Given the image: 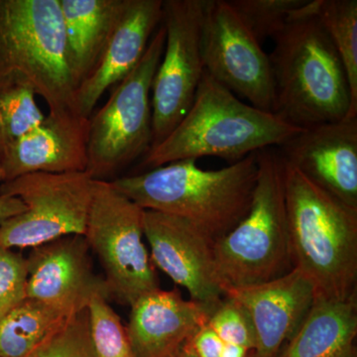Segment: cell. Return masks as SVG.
<instances>
[{
	"mask_svg": "<svg viewBox=\"0 0 357 357\" xmlns=\"http://www.w3.org/2000/svg\"><path fill=\"white\" fill-rule=\"evenodd\" d=\"M319 0H307L273 39L269 55L275 84L274 114L306 129L342 121L351 109L344 65L319 20Z\"/></svg>",
	"mask_w": 357,
	"mask_h": 357,
	"instance_id": "6da1fadb",
	"label": "cell"
},
{
	"mask_svg": "<svg viewBox=\"0 0 357 357\" xmlns=\"http://www.w3.org/2000/svg\"><path fill=\"white\" fill-rule=\"evenodd\" d=\"M196 162H172L110 183L143 210L189 220L215 243L248 215L257 180V152L218 170H204Z\"/></svg>",
	"mask_w": 357,
	"mask_h": 357,
	"instance_id": "7a4b0ae2",
	"label": "cell"
},
{
	"mask_svg": "<svg viewBox=\"0 0 357 357\" xmlns=\"http://www.w3.org/2000/svg\"><path fill=\"white\" fill-rule=\"evenodd\" d=\"M302 129L239 100L204 70L191 109L170 135L142 158L151 169L182 160L218 157L236 163L278 147Z\"/></svg>",
	"mask_w": 357,
	"mask_h": 357,
	"instance_id": "3957f363",
	"label": "cell"
},
{
	"mask_svg": "<svg viewBox=\"0 0 357 357\" xmlns=\"http://www.w3.org/2000/svg\"><path fill=\"white\" fill-rule=\"evenodd\" d=\"M285 199L294 268L312 282L317 299L356 297L357 211L286 163Z\"/></svg>",
	"mask_w": 357,
	"mask_h": 357,
	"instance_id": "277c9868",
	"label": "cell"
},
{
	"mask_svg": "<svg viewBox=\"0 0 357 357\" xmlns=\"http://www.w3.org/2000/svg\"><path fill=\"white\" fill-rule=\"evenodd\" d=\"M258 174L248 215L215 241L225 293L266 283L292 271L285 199V162L277 147L257 151Z\"/></svg>",
	"mask_w": 357,
	"mask_h": 357,
	"instance_id": "5b68a950",
	"label": "cell"
},
{
	"mask_svg": "<svg viewBox=\"0 0 357 357\" xmlns=\"http://www.w3.org/2000/svg\"><path fill=\"white\" fill-rule=\"evenodd\" d=\"M0 84L31 89L49 112L75 110L60 0H0Z\"/></svg>",
	"mask_w": 357,
	"mask_h": 357,
	"instance_id": "8992f818",
	"label": "cell"
},
{
	"mask_svg": "<svg viewBox=\"0 0 357 357\" xmlns=\"http://www.w3.org/2000/svg\"><path fill=\"white\" fill-rule=\"evenodd\" d=\"M165 40L161 24L135 69L114 86L107 103L89 117L86 172L93 180L109 182L151 149L152 82Z\"/></svg>",
	"mask_w": 357,
	"mask_h": 357,
	"instance_id": "52a82bcc",
	"label": "cell"
},
{
	"mask_svg": "<svg viewBox=\"0 0 357 357\" xmlns=\"http://www.w3.org/2000/svg\"><path fill=\"white\" fill-rule=\"evenodd\" d=\"M143 213L112 183L96 180L84 236L102 263L110 294L129 307L160 289L143 243Z\"/></svg>",
	"mask_w": 357,
	"mask_h": 357,
	"instance_id": "ba28073f",
	"label": "cell"
},
{
	"mask_svg": "<svg viewBox=\"0 0 357 357\" xmlns=\"http://www.w3.org/2000/svg\"><path fill=\"white\" fill-rule=\"evenodd\" d=\"M96 180L86 171L33 173L0 184L26 211L0 225V248H34L61 237L84 236Z\"/></svg>",
	"mask_w": 357,
	"mask_h": 357,
	"instance_id": "9c48e42d",
	"label": "cell"
},
{
	"mask_svg": "<svg viewBox=\"0 0 357 357\" xmlns=\"http://www.w3.org/2000/svg\"><path fill=\"white\" fill-rule=\"evenodd\" d=\"M204 3V0H163L166 40L152 82L151 149L170 135L194 102L204 70L201 54Z\"/></svg>",
	"mask_w": 357,
	"mask_h": 357,
	"instance_id": "30bf717a",
	"label": "cell"
},
{
	"mask_svg": "<svg viewBox=\"0 0 357 357\" xmlns=\"http://www.w3.org/2000/svg\"><path fill=\"white\" fill-rule=\"evenodd\" d=\"M204 70L250 105L274 112L275 84L269 55L227 0H204L201 26Z\"/></svg>",
	"mask_w": 357,
	"mask_h": 357,
	"instance_id": "8fae6325",
	"label": "cell"
},
{
	"mask_svg": "<svg viewBox=\"0 0 357 357\" xmlns=\"http://www.w3.org/2000/svg\"><path fill=\"white\" fill-rule=\"evenodd\" d=\"M143 232L152 262L185 288L192 301L215 311L225 297L215 265V241L189 220L155 211L144 210Z\"/></svg>",
	"mask_w": 357,
	"mask_h": 357,
	"instance_id": "7c38bea8",
	"label": "cell"
},
{
	"mask_svg": "<svg viewBox=\"0 0 357 357\" xmlns=\"http://www.w3.org/2000/svg\"><path fill=\"white\" fill-rule=\"evenodd\" d=\"M26 261V298L68 318L86 310L96 295L112 297L105 278L93 271L84 236L61 237L32 248Z\"/></svg>",
	"mask_w": 357,
	"mask_h": 357,
	"instance_id": "4fadbf2b",
	"label": "cell"
},
{
	"mask_svg": "<svg viewBox=\"0 0 357 357\" xmlns=\"http://www.w3.org/2000/svg\"><path fill=\"white\" fill-rule=\"evenodd\" d=\"M277 149L287 165L357 211V117L302 129Z\"/></svg>",
	"mask_w": 357,
	"mask_h": 357,
	"instance_id": "5bb4252c",
	"label": "cell"
},
{
	"mask_svg": "<svg viewBox=\"0 0 357 357\" xmlns=\"http://www.w3.org/2000/svg\"><path fill=\"white\" fill-rule=\"evenodd\" d=\"M89 119L75 110L49 112L0 159V184L33 173L86 171Z\"/></svg>",
	"mask_w": 357,
	"mask_h": 357,
	"instance_id": "9a60e30c",
	"label": "cell"
},
{
	"mask_svg": "<svg viewBox=\"0 0 357 357\" xmlns=\"http://www.w3.org/2000/svg\"><path fill=\"white\" fill-rule=\"evenodd\" d=\"M225 296L236 300L250 317L255 357H276L317 299L312 282L297 268L266 283L230 289Z\"/></svg>",
	"mask_w": 357,
	"mask_h": 357,
	"instance_id": "2e32d148",
	"label": "cell"
},
{
	"mask_svg": "<svg viewBox=\"0 0 357 357\" xmlns=\"http://www.w3.org/2000/svg\"><path fill=\"white\" fill-rule=\"evenodd\" d=\"M162 18L163 0H128L95 69L75 91L77 114L89 119L103 93L135 69Z\"/></svg>",
	"mask_w": 357,
	"mask_h": 357,
	"instance_id": "e0dca14e",
	"label": "cell"
},
{
	"mask_svg": "<svg viewBox=\"0 0 357 357\" xmlns=\"http://www.w3.org/2000/svg\"><path fill=\"white\" fill-rule=\"evenodd\" d=\"M126 326L134 357H178L183 347L208 324L211 312L177 290L161 289L131 306Z\"/></svg>",
	"mask_w": 357,
	"mask_h": 357,
	"instance_id": "ac0fdd59",
	"label": "cell"
},
{
	"mask_svg": "<svg viewBox=\"0 0 357 357\" xmlns=\"http://www.w3.org/2000/svg\"><path fill=\"white\" fill-rule=\"evenodd\" d=\"M128 0H60L75 91L95 69Z\"/></svg>",
	"mask_w": 357,
	"mask_h": 357,
	"instance_id": "d6986e66",
	"label": "cell"
},
{
	"mask_svg": "<svg viewBox=\"0 0 357 357\" xmlns=\"http://www.w3.org/2000/svg\"><path fill=\"white\" fill-rule=\"evenodd\" d=\"M356 333V297L316 299L278 357H338L354 347Z\"/></svg>",
	"mask_w": 357,
	"mask_h": 357,
	"instance_id": "ffe728a7",
	"label": "cell"
},
{
	"mask_svg": "<svg viewBox=\"0 0 357 357\" xmlns=\"http://www.w3.org/2000/svg\"><path fill=\"white\" fill-rule=\"evenodd\" d=\"M68 319L38 301L24 298L0 321V357L29 356Z\"/></svg>",
	"mask_w": 357,
	"mask_h": 357,
	"instance_id": "44dd1931",
	"label": "cell"
},
{
	"mask_svg": "<svg viewBox=\"0 0 357 357\" xmlns=\"http://www.w3.org/2000/svg\"><path fill=\"white\" fill-rule=\"evenodd\" d=\"M317 14L347 73L351 96L349 117H357V0H319Z\"/></svg>",
	"mask_w": 357,
	"mask_h": 357,
	"instance_id": "7402d4cb",
	"label": "cell"
},
{
	"mask_svg": "<svg viewBox=\"0 0 357 357\" xmlns=\"http://www.w3.org/2000/svg\"><path fill=\"white\" fill-rule=\"evenodd\" d=\"M44 117L31 89L0 84V159L16 140Z\"/></svg>",
	"mask_w": 357,
	"mask_h": 357,
	"instance_id": "603a6c76",
	"label": "cell"
},
{
	"mask_svg": "<svg viewBox=\"0 0 357 357\" xmlns=\"http://www.w3.org/2000/svg\"><path fill=\"white\" fill-rule=\"evenodd\" d=\"M109 299L105 295H96L86 307L93 356L134 357L126 328Z\"/></svg>",
	"mask_w": 357,
	"mask_h": 357,
	"instance_id": "cb8c5ba5",
	"label": "cell"
},
{
	"mask_svg": "<svg viewBox=\"0 0 357 357\" xmlns=\"http://www.w3.org/2000/svg\"><path fill=\"white\" fill-rule=\"evenodd\" d=\"M258 43L273 40L307 0H227Z\"/></svg>",
	"mask_w": 357,
	"mask_h": 357,
	"instance_id": "d4e9b609",
	"label": "cell"
},
{
	"mask_svg": "<svg viewBox=\"0 0 357 357\" xmlns=\"http://www.w3.org/2000/svg\"><path fill=\"white\" fill-rule=\"evenodd\" d=\"M26 357H95L86 309L68 319L38 349Z\"/></svg>",
	"mask_w": 357,
	"mask_h": 357,
	"instance_id": "484cf974",
	"label": "cell"
},
{
	"mask_svg": "<svg viewBox=\"0 0 357 357\" xmlns=\"http://www.w3.org/2000/svg\"><path fill=\"white\" fill-rule=\"evenodd\" d=\"M208 326L225 344L241 345L255 351L256 337L252 321L246 310L234 298H223L211 312Z\"/></svg>",
	"mask_w": 357,
	"mask_h": 357,
	"instance_id": "4316f807",
	"label": "cell"
},
{
	"mask_svg": "<svg viewBox=\"0 0 357 357\" xmlns=\"http://www.w3.org/2000/svg\"><path fill=\"white\" fill-rule=\"evenodd\" d=\"M27 276L24 256L0 248V321L26 298Z\"/></svg>",
	"mask_w": 357,
	"mask_h": 357,
	"instance_id": "83f0119b",
	"label": "cell"
},
{
	"mask_svg": "<svg viewBox=\"0 0 357 357\" xmlns=\"http://www.w3.org/2000/svg\"><path fill=\"white\" fill-rule=\"evenodd\" d=\"M197 357H220L225 342L206 324L189 342Z\"/></svg>",
	"mask_w": 357,
	"mask_h": 357,
	"instance_id": "f1b7e54d",
	"label": "cell"
},
{
	"mask_svg": "<svg viewBox=\"0 0 357 357\" xmlns=\"http://www.w3.org/2000/svg\"><path fill=\"white\" fill-rule=\"evenodd\" d=\"M25 211V204L20 199L0 195V225Z\"/></svg>",
	"mask_w": 357,
	"mask_h": 357,
	"instance_id": "f546056e",
	"label": "cell"
},
{
	"mask_svg": "<svg viewBox=\"0 0 357 357\" xmlns=\"http://www.w3.org/2000/svg\"><path fill=\"white\" fill-rule=\"evenodd\" d=\"M249 351L241 345L225 344L220 357H248Z\"/></svg>",
	"mask_w": 357,
	"mask_h": 357,
	"instance_id": "4dcf8cb0",
	"label": "cell"
},
{
	"mask_svg": "<svg viewBox=\"0 0 357 357\" xmlns=\"http://www.w3.org/2000/svg\"><path fill=\"white\" fill-rule=\"evenodd\" d=\"M178 357H197L195 352L192 351L191 345L189 342L183 347L182 351L180 352Z\"/></svg>",
	"mask_w": 357,
	"mask_h": 357,
	"instance_id": "1f68e13d",
	"label": "cell"
},
{
	"mask_svg": "<svg viewBox=\"0 0 357 357\" xmlns=\"http://www.w3.org/2000/svg\"><path fill=\"white\" fill-rule=\"evenodd\" d=\"M338 357H356L354 347H351V349H347V351H344V354H340Z\"/></svg>",
	"mask_w": 357,
	"mask_h": 357,
	"instance_id": "d6a6232c",
	"label": "cell"
}]
</instances>
